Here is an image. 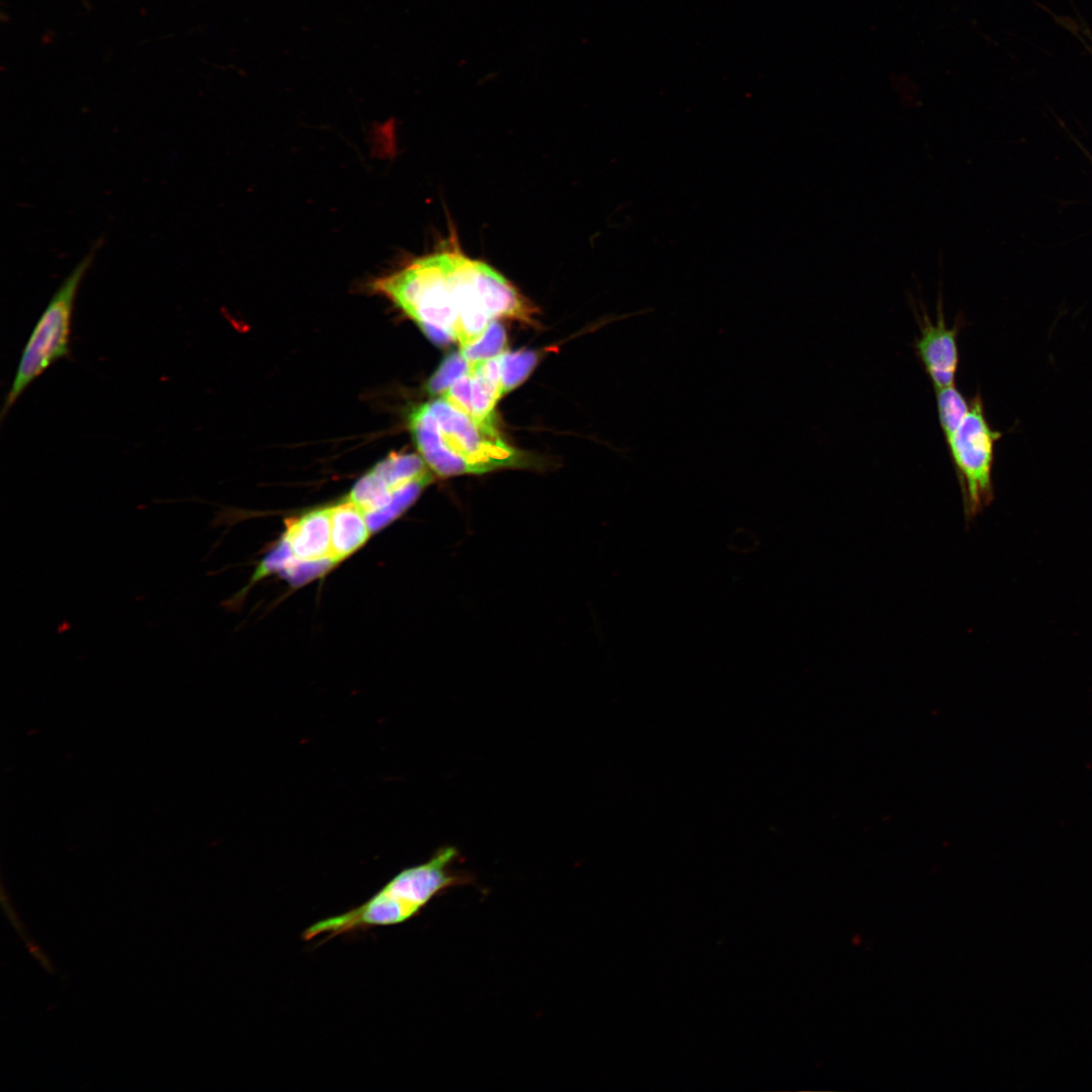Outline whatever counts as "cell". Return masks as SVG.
Wrapping results in <instances>:
<instances>
[{"instance_id": "6da1fadb", "label": "cell", "mask_w": 1092, "mask_h": 1092, "mask_svg": "<svg viewBox=\"0 0 1092 1092\" xmlns=\"http://www.w3.org/2000/svg\"><path fill=\"white\" fill-rule=\"evenodd\" d=\"M436 345L475 342L494 320L531 323L535 308L487 263L467 256L451 240L373 282Z\"/></svg>"}, {"instance_id": "7a4b0ae2", "label": "cell", "mask_w": 1092, "mask_h": 1092, "mask_svg": "<svg viewBox=\"0 0 1092 1092\" xmlns=\"http://www.w3.org/2000/svg\"><path fill=\"white\" fill-rule=\"evenodd\" d=\"M410 427L423 459L440 476L520 464V454L502 439L493 422L477 421L444 398L417 407Z\"/></svg>"}, {"instance_id": "3957f363", "label": "cell", "mask_w": 1092, "mask_h": 1092, "mask_svg": "<svg viewBox=\"0 0 1092 1092\" xmlns=\"http://www.w3.org/2000/svg\"><path fill=\"white\" fill-rule=\"evenodd\" d=\"M458 856L453 846L438 849L427 861L397 873L359 906L312 923L302 932V939L309 941L321 936L331 939L414 918L440 893L468 882L453 870Z\"/></svg>"}, {"instance_id": "277c9868", "label": "cell", "mask_w": 1092, "mask_h": 1092, "mask_svg": "<svg viewBox=\"0 0 1092 1092\" xmlns=\"http://www.w3.org/2000/svg\"><path fill=\"white\" fill-rule=\"evenodd\" d=\"M99 245L100 242H97L75 266L37 321L23 348L12 384L5 396L0 413L1 421L31 382L53 363L68 356L75 297Z\"/></svg>"}, {"instance_id": "5b68a950", "label": "cell", "mask_w": 1092, "mask_h": 1092, "mask_svg": "<svg viewBox=\"0 0 1092 1092\" xmlns=\"http://www.w3.org/2000/svg\"><path fill=\"white\" fill-rule=\"evenodd\" d=\"M1001 433L987 421L980 392L970 401L963 423L946 443L959 480L965 514L973 518L993 499L992 468Z\"/></svg>"}, {"instance_id": "8992f818", "label": "cell", "mask_w": 1092, "mask_h": 1092, "mask_svg": "<svg viewBox=\"0 0 1092 1092\" xmlns=\"http://www.w3.org/2000/svg\"><path fill=\"white\" fill-rule=\"evenodd\" d=\"M923 307V306H922ZM936 321L932 322L922 308L919 317L920 336L914 351L935 388L954 384L959 366L958 334L961 323L946 326L941 295L937 300Z\"/></svg>"}, {"instance_id": "52a82bcc", "label": "cell", "mask_w": 1092, "mask_h": 1092, "mask_svg": "<svg viewBox=\"0 0 1092 1092\" xmlns=\"http://www.w3.org/2000/svg\"><path fill=\"white\" fill-rule=\"evenodd\" d=\"M504 395L497 356L470 363V370L442 398L480 422H493V408Z\"/></svg>"}, {"instance_id": "ba28073f", "label": "cell", "mask_w": 1092, "mask_h": 1092, "mask_svg": "<svg viewBox=\"0 0 1092 1092\" xmlns=\"http://www.w3.org/2000/svg\"><path fill=\"white\" fill-rule=\"evenodd\" d=\"M284 540L297 560L331 559L330 508L311 511L296 519H290L286 526Z\"/></svg>"}, {"instance_id": "9c48e42d", "label": "cell", "mask_w": 1092, "mask_h": 1092, "mask_svg": "<svg viewBox=\"0 0 1092 1092\" xmlns=\"http://www.w3.org/2000/svg\"><path fill=\"white\" fill-rule=\"evenodd\" d=\"M332 528V556L337 562L352 554L367 540L370 528L366 514L354 503L347 500L330 508Z\"/></svg>"}, {"instance_id": "30bf717a", "label": "cell", "mask_w": 1092, "mask_h": 1092, "mask_svg": "<svg viewBox=\"0 0 1092 1092\" xmlns=\"http://www.w3.org/2000/svg\"><path fill=\"white\" fill-rule=\"evenodd\" d=\"M934 390L939 425L945 443H948L966 418L970 402L954 384Z\"/></svg>"}, {"instance_id": "8fae6325", "label": "cell", "mask_w": 1092, "mask_h": 1092, "mask_svg": "<svg viewBox=\"0 0 1092 1092\" xmlns=\"http://www.w3.org/2000/svg\"><path fill=\"white\" fill-rule=\"evenodd\" d=\"M500 383L504 394L521 384L537 363V355L530 350L503 352L497 355Z\"/></svg>"}, {"instance_id": "7c38bea8", "label": "cell", "mask_w": 1092, "mask_h": 1092, "mask_svg": "<svg viewBox=\"0 0 1092 1092\" xmlns=\"http://www.w3.org/2000/svg\"><path fill=\"white\" fill-rule=\"evenodd\" d=\"M507 336L504 327L492 321L483 334L473 343L461 348L462 355L469 363L486 360L504 352Z\"/></svg>"}, {"instance_id": "4fadbf2b", "label": "cell", "mask_w": 1092, "mask_h": 1092, "mask_svg": "<svg viewBox=\"0 0 1092 1092\" xmlns=\"http://www.w3.org/2000/svg\"><path fill=\"white\" fill-rule=\"evenodd\" d=\"M470 370V363L462 355L461 352H455L449 355L434 375L430 378L428 383V390L431 394H442L457 380L463 377Z\"/></svg>"}, {"instance_id": "5bb4252c", "label": "cell", "mask_w": 1092, "mask_h": 1092, "mask_svg": "<svg viewBox=\"0 0 1092 1092\" xmlns=\"http://www.w3.org/2000/svg\"><path fill=\"white\" fill-rule=\"evenodd\" d=\"M333 563L335 562L331 559L301 561L294 558L284 568V572L291 582L301 583L324 573Z\"/></svg>"}, {"instance_id": "9a60e30c", "label": "cell", "mask_w": 1092, "mask_h": 1092, "mask_svg": "<svg viewBox=\"0 0 1092 1092\" xmlns=\"http://www.w3.org/2000/svg\"><path fill=\"white\" fill-rule=\"evenodd\" d=\"M295 557L292 555L287 543H283L273 551L259 568V576L273 570L284 569Z\"/></svg>"}, {"instance_id": "2e32d148", "label": "cell", "mask_w": 1092, "mask_h": 1092, "mask_svg": "<svg viewBox=\"0 0 1092 1092\" xmlns=\"http://www.w3.org/2000/svg\"><path fill=\"white\" fill-rule=\"evenodd\" d=\"M0 899H1V904H2L3 910H4L7 918L11 922L12 926L16 930V932L23 939L27 938V936L25 934V929H24V927H23L17 913L14 911V909H13L11 903H10L9 897L7 896L3 886H1V898Z\"/></svg>"}, {"instance_id": "e0dca14e", "label": "cell", "mask_w": 1092, "mask_h": 1092, "mask_svg": "<svg viewBox=\"0 0 1092 1092\" xmlns=\"http://www.w3.org/2000/svg\"><path fill=\"white\" fill-rule=\"evenodd\" d=\"M24 940H25V946L28 949L29 953L40 964V966L48 973L54 974V972H55L54 966H53L51 960L48 958V956L42 951L40 946L37 945L33 940L29 939L28 937L25 938Z\"/></svg>"}]
</instances>
